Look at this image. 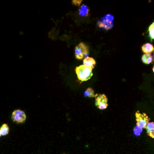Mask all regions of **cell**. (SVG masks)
<instances>
[{"mask_svg":"<svg viewBox=\"0 0 154 154\" xmlns=\"http://www.w3.org/2000/svg\"><path fill=\"white\" fill-rule=\"evenodd\" d=\"M136 119L137 126L142 129H146L147 124L150 122V118L148 116L144 113H140L139 111L136 113Z\"/></svg>","mask_w":154,"mask_h":154,"instance_id":"cell-4","label":"cell"},{"mask_svg":"<svg viewBox=\"0 0 154 154\" xmlns=\"http://www.w3.org/2000/svg\"><path fill=\"white\" fill-rule=\"evenodd\" d=\"M113 20L114 17L110 14H107L98 22V25L100 28L110 30L113 27Z\"/></svg>","mask_w":154,"mask_h":154,"instance_id":"cell-3","label":"cell"},{"mask_svg":"<svg viewBox=\"0 0 154 154\" xmlns=\"http://www.w3.org/2000/svg\"><path fill=\"white\" fill-rule=\"evenodd\" d=\"M143 131V129L137 126H136L134 128V133L135 134H136L137 136H139L140 134Z\"/></svg>","mask_w":154,"mask_h":154,"instance_id":"cell-15","label":"cell"},{"mask_svg":"<svg viewBox=\"0 0 154 154\" xmlns=\"http://www.w3.org/2000/svg\"><path fill=\"white\" fill-rule=\"evenodd\" d=\"M142 50L144 54H151L153 52L154 47L151 43H147L142 46Z\"/></svg>","mask_w":154,"mask_h":154,"instance_id":"cell-8","label":"cell"},{"mask_svg":"<svg viewBox=\"0 0 154 154\" xmlns=\"http://www.w3.org/2000/svg\"><path fill=\"white\" fill-rule=\"evenodd\" d=\"M89 8L86 5H82L79 10V14L81 16H88L89 14Z\"/></svg>","mask_w":154,"mask_h":154,"instance_id":"cell-10","label":"cell"},{"mask_svg":"<svg viewBox=\"0 0 154 154\" xmlns=\"http://www.w3.org/2000/svg\"><path fill=\"white\" fill-rule=\"evenodd\" d=\"M83 63H84L83 65H84L87 67H90L91 69H93L95 68L96 62V60L93 58L87 56L86 58H84V59L83 60Z\"/></svg>","mask_w":154,"mask_h":154,"instance_id":"cell-7","label":"cell"},{"mask_svg":"<svg viewBox=\"0 0 154 154\" xmlns=\"http://www.w3.org/2000/svg\"><path fill=\"white\" fill-rule=\"evenodd\" d=\"M89 54V48L86 43L81 42L75 47V56L76 59L82 60L83 58L87 57Z\"/></svg>","mask_w":154,"mask_h":154,"instance_id":"cell-2","label":"cell"},{"mask_svg":"<svg viewBox=\"0 0 154 154\" xmlns=\"http://www.w3.org/2000/svg\"><path fill=\"white\" fill-rule=\"evenodd\" d=\"M152 70H153V73H154V65H153V69H152Z\"/></svg>","mask_w":154,"mask_h":154,"instance_id":"cell-18","label":"cell"},{"mask_svg":"<svg viewBox=\"0 0 154 154\" xmlns=\"http://www.w3.org/2000/svg\"><path fill=\"white\" fill-rule=\"evenodd\" d=\"M82 1H83L82 0H80V1H77V0H75V1H72V3L75 6H80L82 3Z\"/></svg>","mask_w":154,"mask_h":154,"instance_id":"cell-16","label":"cell"},{"mask_svg":"<svg viewBox=\"0 0 154 154\" xmlns=\"http://www.w3.org/2000/svg\"><path fill=\"white\" fill-rule=\"evenodd\" d=\"M152 53H153V55H152V59H153V62H154V51H153V52Z\"/></svg>","mask_w":154,"mask_h":154,"instance_id":"cell-17","label":"cell"},{"mask_svg":"<svg viewBox=\"0 0 154 154\" xmlns=\"http://www.w3.org/2000/svg\"><path fill=\"white\" fill-rule=\"evenodd\" d=\"M1 137V133H0V137Z\"/></svg>","mask_w":154,"mask_h":154,"instance_id":"cell-19","label":"cell"},{"mask_svg":"<svg viewBox=\"0 0 154 154\" xmlns=\"http://www.w3.org/2000/svg\"><path fill=\"white\" fill-rule=\"evenodd\" d=\"M149 33L150 38L152 39H154V22L149 26Z\"/></svg>","mask_w":154,"mask_h":154,"instance_id":"cell-14","label":"cell"},{"mask_svg":"<svg viewBox=\"0 0 154 154\" xmlns=\"http://www.w3.org/2000/svg\"><path fill=\"white\" fill-rule=\"evenodd\" d=\"M26 114L21 110H15L12 115V119L13 122L18 123H22L26 120Z\"/></svg>","mask_w":154,"mask_h":154,"instance_id":"cell-6","label":"cell"},{"mask_svg":"<svg viewBox=\"0 0 154 154\" xmlns=\"http://www.w3.org/2000/svg\"><path fill=\"white\" fill-rule=\"evenodd\" d=\"M95 105L100 110L106 109L108 107V99L104 94L95 95Z\"/></svg>","mask_w":154,"mask_h":154,"instance_id":"cell-5","label":"cell"},{"mask_svg":"<svg viewBox=\"0 0 154 154\" xmlns=\"http://www.w3.org/2000/svg\"><path fill=\"white\" fill-rule=\"evenodd\" d=\"M0 133L1 136H7L9 133V127L7 124L4 123L0 128Z\"/></svg>","mask_w":154,"mask_h":154,"instance_id":"cell-12","label":"cell"},{"mask_svg":"<svg viewBox=\"0 0 154 154\" xmlns=\"http://www.w3.org/2000/svg\"><path fill=\"white\" fill-rule=\"evenodd\" d=\"M142 61L143 63L149 65L153 61L152 59V55L151 54H144L142 57Z\"/></svg>","mask_w":154,"mask_h":154,"instance_id":"cell-11","label":"cell"},{"mask_svg":"<svg viewBox=\"0 0 154 154\" xmlns=\"http://www.w3.org/2000/svg\"><path fill=\"white\" fill-rule=\"evenodd\" d=\"M147 134L152 139H154V122H149L146 126Z\"/></svg>","mask_w":154,"mask_h":154,"instance_id":"cell-9","label":"cell"},{"mask_svg":"<svg viewBox=\"0 0 154 154\" xmlns=\"http://www.w3.org/2000/svg\"><path fill=\"white\" fill-rule=\"evenodd\" d=\"M75 72L81 83L90 80L93 76L92 69L83 65L76 67Z\"/></svg>","mask_w":154,"mask_h":154,"instance_id":"cell-1","label":"cell"},{"mask_svg":"<svg viewBox=\"0 0 154 154\" xmlns=\"http://www.w3.org/2000/svg\"><path fill=\"white\" fill-rule=\"evenodd\" d=\"M84 95L86 97H89V98L95 97V92H94L93 89L91 87H89L85 90V92H84Z\"/></svg>","mask_w":154,"mask_h":154,"instance_id":"cell-13","label":"cell"}]
</instances>
